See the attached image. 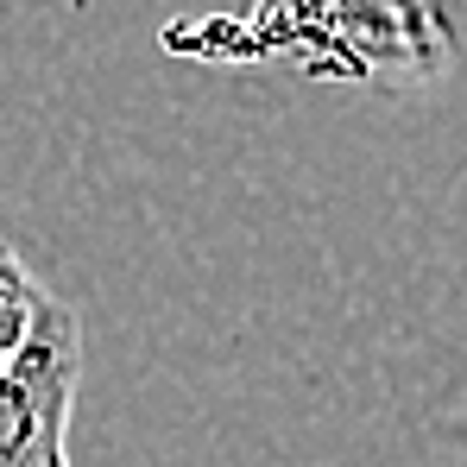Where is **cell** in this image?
Returning <instances> with one entry per match:
<instances>
[{"instance_id":"cell-1","label":"cell","mask_w":467,"mask_h":467,"mask_svg":"<svg viewBox=\"0 0 467 467\" xmlns=\"http://www.w3.org/2000/svg\"><path fill=\"white\" fill-rule=\"evenodd\" d=\"M51 304H57V297L32 278V265L0 240V354H13V348L38 328V316L51 310Z\"/></svg>"},{"instance_id":"cell-2","label":"cell","mask_w":467,"mask_h":467,"mask_svg":"<svg viewBox=\"0 0 467 467\" xmlns=\"http://www.w3.org/2000/svg\"><path fill=\"white\" fill-rule=\"evenodd\" d=\"M51 467H70V462H51Z\"/></svg>"},{"instance_id":"cell-3","label":"cell","mask_w":467,"mask_h":467,"mask_svg":"<svg viewBox=\"0 0 467 467\" xmlns=\"http://www.w3.org/2000/svg\"><path fill=\"white\" fill-rule=\"evenodd\" d=\"M57 462H64V455H57Z\"/></svg>"}]
</instances>
